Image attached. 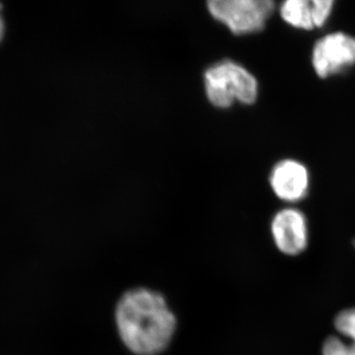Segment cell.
<instances>
[{
    "label": "cell",
    "mask_w": 355,
    "mask_h": 355,
    "mask_svg": "<svg viewBox=\"0 0 355 355\" xmlns=\"http://www.w3.org/2000/svg\"><path fill=\"white\" fill-rule=\"evenodd\" d=\"M323 355H355V349L340 336H331L324 340Z\"/></svg>",
    "instance_id": "obj_9"
},
{
    "label": "cell",
    "mask_w": 355,
    "mask_h": 355,
    "mask_svg": "<svg viewBox=\"0 0 355 355\" xmlns=\"http://www.w3.org/2000/svg\"><path fill=\"white\" fill-rule=\"evenodd\" d=\"M210 14L235 35L261 31L275 12L272 0H211Z\"/></svg>",
    "instance_id": "obj_3"
},
{
    "label": "cell",
    "mask_w": 355,
    "mask_h": 355,
    "mask_svg": "<svg viewBox=\"0 0 355 355\" xmlns=\"http://www.w3.org/2000/svg\"><path fill=\"white\" fill-rule=\"evenodd\" d=\"M311 62L320 78H329L355 65V37L334 32L318 40L313 46Z\"/></svg>",
    "instance_id": "obj_4"
},
{
    "label": "cell",
    "mask_w": 355,
    "mask_h": 355,
    "mask_svg": "<svg viewBox=\"0 0 355 355\" xmlns=\"http://www.w3.org/2000/svg\"><path fill=\"white\" fill-rule=\"evenodd\" d=\"M205 83L207 98L218 108H228L235 101L253 104L259 95L256 77L232 60L210 67L205 71Z\"/></svg>",
    "instance_id": "obj_2"
},
{
    "label": "cell",
    "mask_w": 355,
    "mask_h": 355,
    "mask_svg": "<svg viewBox=\"0 0 355 355\" xmlns=\"http://www.w3.org/2000/svg\"><path fill=\"white\" fill-rule=\"evenodd\" d=\"M335 327L343 340L355 349V308L342 311L336 318Z\"/></svg>",
    "instance_id": "obj_8"
},
{
    "label": "cell",
    "mask_w": 355,
    "mask_h": 355,
    "mask_svg": "<svg viewBox=\"0 0 355 355\" xmlns=\"http://www.w3.org/2000/svg\"><path fill=\"white\" fill-rule=\"evenodd\" d=\"M334 0H286L279 7L280 17L295 29L323 27L333 13Z\"/></svg>",
    "instance_id": "obj_7"
},
{
    "label": "cell",
    "mask_w": 355,
    "mask_h": 355,
    "mask_svg": "<svg viewBox=\"0 0 355 355\" xmlns=\"http://www.w3.org/2000/svg\"><path fill=\"white\" fill-rule=\"evenodd\" d=\"M121 342L135 355H158L173 340L177 320L166 299L148 288H135L121 296L114 312Z\"/></svg>",
    "instance_id": "obj_1"
},
{
    "label": "cell",
    "mask_w": 355,
    "mask_h": 355,
    "mask_svg": "<svg viewBox=\"0 0 355 355\" xmlns=\"http://www.w3.org/2000/svg\"><path fill=\"white\" fill-rule=\"evenodd\" d=\"M273 241L282 253L295 256L302 253L308 245V224L300 210L284 209L273 217Z\"/></svg>",
    "instance_id": "obj_5"
},
{
    "label": "cell",
    "mask_w": 355,
    "mask_h": 355,
    "mask_svg": "<svg viewBox=\"0 0 355 355\" xmlns=\"http://www.w3.org/2000/svg\"><path fill=\"white\" fill-rule=\"evenodd\" d=\"M0 10H1V4H0ZM4 33V23L3 20H2L1 16H0V41H1L2 36H3Z\"/></svg>",
    "instance_id": "obj_10"
},
{
    "label": "cell",
    "mask_w": 355,
    "mask_h": 355,
    "mask_svg": "<svg viewBox=\"0 0 355 355\" xmlns=\"http://www.w3.org/2000/svg\"><path fill=\"white\" fill-rule=\"evenodd\" d=\"M270 184L277 198L286 202H297L307 196L310 174L307 167L294 159H284L270 172Z\"/></svg>",
    "instance_id": "obj_6"
}]
</instances>
